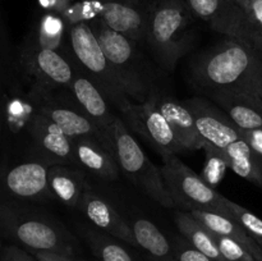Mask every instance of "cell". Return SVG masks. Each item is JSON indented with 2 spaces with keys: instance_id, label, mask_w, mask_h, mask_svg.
I'll return each instance as SVG.
<instances>
[{
  "instance_id": "obj_1",
  "label": "cell",
  "mask_w": 262,
  "mask_h": 261,
  "mask_svg": "<svg viewBox=\"0 0 262 261\" xmlns=\"http://www.w3.org/2000/svg\"><path fill=\"white\" fill-rule=\"evenodd\" d=\"M204 94L250 92L262 97V51L248 41L227 37L202 51L189 68Z\"/></svg>"
},
{
  "instance_id": "obj_2",
  "label": "cell",
  "mask_w": 262,
  "mask_h": 261,
  "mask_svg": "<svg viewBox=\"0 0 262 261\" xmlns=\"http://www.w3.org/2000/svg\"><path fill=\"white\" fill-rule=\"evenodd\" d=\"M194 19L186 0L155 3L145 41L161 69L173 72L177 63L191 50L196 40Z\"/></svg>"
},
{
  "instance_id": "obj_3",
  "label": "cell",
  "mask_w": 262,
  "mask_h": 261,
  "mask_svg": "<svg viewBox=\"0 0 262 261\" xmlns=\"http://www.w3.org/2000/svg\"><path fill=\"white\" fill-rule=\"evenodd\" d=\"M89 26L133 102L146 101L154 92L160 91L156 89L155 74L141 55L136 41L112 30L100 17L90 20Z\"/></svg>"
},
{
  "instance_id": "obj_4",
  "label": "cell",
  "mask_w": 262,
  "mask_h": 261,
  "mask_svg": "<svg viewBox=\"0 0 262 261\" xmlns=\"http://www.w3.org/2000/svg\"><path fill=\"white\" fill-rule=\"evenodd\" d=\"M67 38L72 55L82 67L83 73L101 90L120 115L127 112L133 101L89 23L81 22L68 27Z\"/></svg>"
},
{
  "instance_id": "obj_5",
  "label": "cell",
  "mask_w": 262,
  "mask_h": 261,
  "mask_svg": "<svg viewBox=\"0 0 262 261\" xmlns=\"http://www.w3.org/2000/svg\"><path fill=\"white\" fill-rule=\"evenodd\" d=\"M0 228L30 252L48 251L76 256L77 241L59 223L40 214L0 206Z\"/></svg>"
},
{
  "instance_id": "obj_6",
  "label": "cell",
  "mask_w": 262,
  "mask_h": 261,
  "mask_svg": "<svg viewBox=\"0 0 262 261\" xmlns=\"http://www.w3.org/2000/svg\"><path fill=\"white\" fill-rule=\"evenodd\" d=\"M114 156L120 171L140 191L161 206L176 207V202L164 183L160 168L148 159L122 117H117L114 122Z\"/></svg>"
},
{
  "instance_id": "obj_7",
  "label": "cell",
  "mask_w": 262,
  "mask_h": 261,
  "mask_svg": "<svg viewBox=\"0 0 262 261\" xmlns=\"http://www.w3.org/2000/svg\"><path fill=\"white\" fill-rule=\"evenodd\" d=\"M160 168L164 183L170 193L176 206H181L184 211L193 209L211 210L229 215L225 200L216 189L205 183L204 179L183 163L177 155L165 156Z\"/></svg>"
},
{
  "instance_id": "obj_8",
  "label": "cell",
  "mask_w": 262,
  "mask_h": 261,
  "mask_svg": "<svg viewBox=\"0 0 262 261\" xmlns=\"http://www.w3.org/2000/svg\"><path fill=\"white\" fill-rule=\"evenodd\" d=\"M156 92L146 101L132 102L127 112L122 114V119L128 129L145 138L163 158L186 153L173 128L158 107Z\"/></svg>"
},
{
  "instance_id": "obj_9",
  "label": "cell",
  "mask_w": 262,
  "mask_h": 261,
  "mask_svg": "<svg viewBox=\"0 0 262 261\" xmlns=\"http://www.w3.org/2000/svg\"><path fill=\"white\" fill-rule=\"evenodd\" d=\"M68 90L73 95L77 106L100 129L105 147L114 155V122L118 115L113 112L109 100L83 72H76Z\"/></svg>"
},
{
  "instance_id": "obj_10",
  "label": "cell",
  "mask_w": 262,
  "mask_h": 261,
  "mask_svg": "<svg viewBox=\"0 0 262 261\" xmlns=\"http://www.w3.org/2000/svg\"><path fill=\"white\" fill-rule=\"evenodd\" d=\"M36 160L46 165H76L74 138L69 137L54 122L36 113L28 127ZM77 166V165H76Z\"/></svg>"
},
{
  "instance_id": "obj_11",
  "label": "cell",
  "mask_w": 262,
  "mask_h": 261,
  "mask_svg": "<svg viewBox=\"0 0 262 261\" xmlns=\"http://www.w3.org/2000/svg\"><path fill=\"white\" fill-rule=\"evenodd\" d=\"M23 61L43 96L49 95L51 90L60 87L68 89L77 72L73 64L60 51L40 48L35 44L27 49Z\"/></svg>"
},
{
  "instance_id": "obj_12",
  "label": "cell",
  "mask_w": 262,
  "mask_h": 261,
  "mask_svg": "<svg viewBox=\"0 0 262 261\" xmlns=\"http://www.w3.org/2000/svg\"><path fill=\"white\" fill-rule=\"evenodd\" d=\"M99 17L112 30L140 42L146 40L152 5L146 0H92Z\"/></svg>"
},
{
  "instance_id": "obj_13",
  "label": "cell",
  "mask_w": 262,
  "mask_h": 261,
  "mask_svg": "<svg viewBox=\"0 0 262 261\" xmlns=\"http://www.w3.org/2000/svg\"><path fill=\"white\" fill-rule=\"evenodd\" d=\"M186 3L194 17L207 23L215 32L222 33L225 37L238 38V40L251 42L246 12L235 2L233 0H186Z\"/></svg>"
},
{
  "instance_id": "obj_14",
  "label": "cell",
  "mask_w": 262,
  "mask_h": 261,
  "mask_svg": "<svg viewBox=\"0 0 262 261\" xmlns=\"http://www.w3.org/2000/svg\"><path fill=\"white\" fill-rule=\"evenodd\" d=\"M183 101L193 114L197 130L205 143H210L219 150H225L230 143L241 138V130L210 99L191 97Z\"/></svg>"
},
{
  "instance_id": "obj_15",
  "label": "cell",
  "mask_w": 262,
  "mask_h": 261,
  "mask_svg": "<svg viewBox=\"0 0 262 261\" xmlns=\"http://www.w3.org/2000/svg\"><path fill=\"white\" fill-rule=\"evenodd\" d=\"M77 209L95 228L123 241L125 245L137 247L129 222L104 197L87 188Z\"/></svg>"
},
{
  "instance_id": "obj_16",
  "label": "cell",
  "mask_w": 262,
  "mask_h": 261,
  "mask_svg": "<svg viewBox=\"0 0 262 261\" xmlns=\"http://www.w3.org/2000/svg\"><path fill=\"white\" fill-rule=\"evenodd\" d=\"M49 165L40 160L18 164L5 174V187L10 194L22 200H49Z\"/></svg>"
},
{
  "instance_id": "obj_17",
  "label": "cell",
  "mask_w": 262,
  "mask_h": 261,
  "mask_svg": "<svg viewBox=\"0 0 262 261\" xmlns=\"http://www.w3.org/2000/svg\"><path fill=\"white\" fill-rule=\"evenodd\" d=\"M239 130L262 128V97L250 92H217L207 95Z\"/></svg>"
},
{
  "instance_id": "obj_18",
  "label": "cell",
  "mask_w": 262,
  "mask_h": 261,
  "mask_svg": "<svg viewBox=\"0 0 262 261\" xmlns=\"http://www.w3.org/2000/svg\"><path fill=\"white\" fill-rule=\"evenodd\" d=\"M156 104L164 117L173 128L177 138L183 146L184 151H197L204 148L205 141L200 136L194 123L193 114L184 101H178L174 97L156 92Z\"/></svg>"
},
{
  "instance_id": "obj_19",
  "label": "cell",
  "mask_w": 262,
  "mask_h": 261,
  "mask_svg": "<svg viewBox=\"0 0 262 261\" xmlns=\"http://www.w3.org/2000/svg\"><path fill=\"white\" fill-rule=\"evenodd\" d=\"M76 165L104 181H117L120 169L115 156L95 137L74 138Z\"/></svg>"
},
{
  "instance_id": "obj_20",
  "label": "cell",
  "mask_w": 262,
  "mask_h": 261,
  "mask_svg": "<svg viewBox=\"0 0 262 261\" xmlns=\"http://www.w3.org/2000/svg\"><path fill=\"white\" fill-rule=\"evenodd\" d=\"M48 182L51 199L71 209L78 206L89 188L84 170L76 165H50Z\"/></svg>"
},
{
  "instance_id": "obj_21",
  "label": "cell",
  "mask_w": 262,
  "mask_h": 261,
  "mask_svg": "<svg viewBox=\"0 0 262 261\" xmlns=\"http://www.w3.org/2000/svg\"><path fill=\"white\" fill-rule=\"evenodd\" d=\"M37 112L55 123L69 137H95L104 145V138L99 128L77 105L66 106L56 102L45 101Z\"/></svg>"
},
{
  "instance_id": "obj_22",
  "label": "cell",
  "mask_w": 262,
  "mask_h": 261,
  "mask_svg": "<svg viewBox=\"0 0 262 261\" xmlns=\"http://www.w3.org/2000/svg\"><path fill=\"white\" fill-rule=\"evenodd\" d=\"M188 212H191L192 216L199 220L201 224H204L211 233L238 241L241 245H243L250 251L251 255L256 260L262 261V248L243 230V228L232 216L222 214V212L201 209H193Z\"/></svg>"
},
{
  "instance_id": "obj_23",
  "label": "cell",
  "mask_w": 262,
  "mask_h": 261,
  "mask_svg": "<svg viewBox=\"0 0 262 261\" xmlns=\"http://www.w3.org/2000/svg\"><path fill=\"white\" fill-rule=\"evenodd\" d=\"M137 247L145 251L152 261L174 260L173 242L158 228V225L146 217H135L129 222Z\"/></svg>"
},
{
  "instance_id": "obj_24",
  "label": "cell",
  "mask_w": 262,
  "mask_h": 261,
  "mask_svg": "<svg viewBox=\"0 0 262 261\" xmlns=\"http://www.w3.org/2000/svg\"><path fill=\"white\" fill-rule=\"evenodd\" d=\"M224 151L228 165L235 174L262 188V156L250 147L242 137Z\"/></svg>"
},
{
  "instance_id": "obj_25",
  "label": "cell",
  "mask_w": 262,
  "mask_h": 261,
  "mask_svg": "<svg viewBox=\"0 0 262 261\" xmlns=\"http://www.w3.org/2000/svg\"><path fill=\"white\" fill-rule=\"evenodd\" d=\"M174 222L182 237L191 243L196 250L216 261H225L217 248L214 233L210 232L204 224L194 219L191 212L184 210L177 211L174 215Z\"/></svg>"
},
{
  "instance_id": "obj_26",
  "label": "cell",
  "mask_w": 262,
  "mask_h": 261,
  "mask_svg": "<svg viewBox=\"0 0 262 261\" xmlns=\"http://www.w3.org/2000/svg\"><path fill=\"white\" fill-rule=\"evenodd\" d=\"M82 238L99 261H137L123 245V241L101 232L97 228L79 227Z\"/></svg>"
},
{
  "instance_id": "obj_27",
  "label": "cell",
  "mask_w": 262,
  "mask_h": 261,
  "mask_svg": "<svg viewBox=\"0 0 262 261\" xmlns=\"http://www.w3.org/2000/svg\"><path fill=\"white\" fill-rule=\"evenodd\" d=\"M66 22L58 13L49 12L41 17L36 33L35 45L43 49L60 51L67 35Z\"/></svg>"
},
{
  "instance_id": "obj_28",
  "label": "cell",
  "mask_w": 262,
  "mask_h": 261,
  "mask_svg": "<svg viewBox=\"0 0 262 261\" xmlns=\"http://www.w3.org/2000/svg\"><path fill=\"white\" fill-rule=\"evenodd\" d=\"M205 166L202 169V173L200 174L205 183L210 186L211 188L216 189L220 182L227 176V170L229 169L228 165L227 156L224 151L214 147L210 143H205Z\"/></svg>"
},
{
  "instance_id": "obj_29",
  "label": "cell",
  "mask_w": 262,
  "mask_h": 261,
  "mask_svg": "<svg viewBox=\"0 0 262 261\" xmlns=\"http://www.w3.org/2000/svg\"><path fill=\"white\" fill-rule=\"evenodd\" d=\"M229 214L241 227L243 228L246 233L257 243L262 248V219L258 217L255 212L246 209L242 205L232 201V200H225Z\"/></svg>"
},
{
  "instance_id": "obj_30",
  "label": "cell",
  "mask_w": 262,
  "mask_h": 261,
  "mask_svg": "<svg viewBox=\"0 0 262 261\" xmlns=\"http://www.w3.org/2000/svg\"><path fill=\"white\" fill-rule=\"evenodd\" d=\"M245 12L251 42L262 51V0H248Z\"/></svg>"
},
{
  "instance_id": "obj_31",
  "label": "cell",
  "mask_w": 262,
  "mask_h": 261,
  "mask_svg": "<svg viewBox=\"0 0 262 261\" xmlns=\"http://www.w3.org/2000/svg\"><path fill=\"white\" fill-rule=\"evenodd\" d=\"M214 237L217 248L225 261H257L251 255L250 251L245 246L241 245L238 241L216 234H214Z\"/></svg>"
},
{
  "instance_id": "obj_32",
  "label": "cell",
  "mask_w": 262,
  "mask_h": 261,
  "mask_svg": "<svg viewBox=\"0 0 262 261\" xmlns=\"http://www.w3.org/2000/svg\"><path fill=\"white\" fill-rule=\"evenodd\" d=\"M174 256L177 261H216L205 253L200 252L183 237H176L173 240Z\"/></svg>"
},
{
  "instance_id": "obj_33",
  "label": "cell",
  "mask_w": 262,
  "mask_h": 261,
  "mask_svg": "<svg viewBox=\"0 0 262 261\" xmlns=\"http://www.w3.org/2000/svg\"><path fill=\"white\" fill-rule=\"evenodd\" d=\"M0 260L2 261H38L33 255H31L30 251H26L23 248L18 247L15 245L5 246L2 248L0 252Z\"/></svg>"
},
{
  "instance_id": "obj_34",
  "label": "cell",
  "mask_w": 262,
  "mask_h": 261,
  "mask_svg": "<svg viewBox=\"0 0 262 261\" xmlns=\"http://www.w3.org/2000/svg\"><path fill=\"white\" fill-rule=\"evenodd\" d=\"M241 137L250 145L255 153L262 156V128L250 130H241Z\"/></svg>"
},
{
  "instance_id": "obj_35",
  "label": "cell",
  "mask_w": 262,
  "mask_h": 261,
  "mask_svg": "<svg viewBox=\"0 0 262 261\" xmlns=\"http://www.w3.org/2000/svg\"><path fill=\"white\" fill-rule=\"evenodd\" d=\"M32 253L38 261H81L76 256L63 255V253L48 252V251H33Z\"/></svg>"
},
{
  "instance_id": "obj_36",
  "label": "cell",
  "mask_w": 262,
  "mask_h": 261,
  "mask_svg": "<svg viewBox=\"0 0 262 261\" xmlns=\"http://www.w3.org/2000/svg\"><path fill=\"white\" fill-rule=\"evenodd\" d=\"M40 3L45 9L61 15L64 10L73 3V0H40Z\"/></svg>"
},
{
  "instance_id": "obj_37",
  "label": "cell",
  "mask_w": 262,
  "mask_h": 261,
  "mask_svg": "<svg viewBox=\"0 0 262 261\" xmlns=\"http://www.w3.org/2000/svg\"><path fill=\"white\" fill-rule=\"evenodd\" d=\"M233 2L237 3L238 5H241L243 9H246V7H247V4H248V0H233Z\"/></svg>"
},
{
  "instance_id": "obj_38",
  "label": "cell",
  "mask_w": 262,
  "mask_h": 261,
  "mask_svg": "<svg viewBox=\"0 0 262 261\" xmlns=\"http://www.w3.org/2000/svg\"><path fill=\"white\" fill-rule=\"evenodd\" d=\"M151 2H155V3H158V2H163V0H151Z\"/></svg>"
},
{
  "instance_id": "obj_39",
  "label": "cell",
  "mask_w": 262,
  "mask_h": 261,
  "mask_svg": "<svg viewBox=\"0 0 262 261\" xmlns=\"http://www.w3.org/2000/svg\"><path fill=\"white\" fill-rule=\"evenodd\" d=\"M2 248H3L2 247V242H0V252H2Z\"/></svg>"
},
{
  "instance_id": "obj_40",
  "label": "cell",
  "mask_w": 262,
  "mask_h": 261,
  "mask_svg": "<svg viewBox=\"0 0 262 261\" xmlns=\"http://www.w3.org/2000/svg\"><path fill=\"white\" fill-rule=\"evenodd\" d=\"M165 261H177V260H176V258H174V260H165Z\"/></svg>"
}]
</instances>
